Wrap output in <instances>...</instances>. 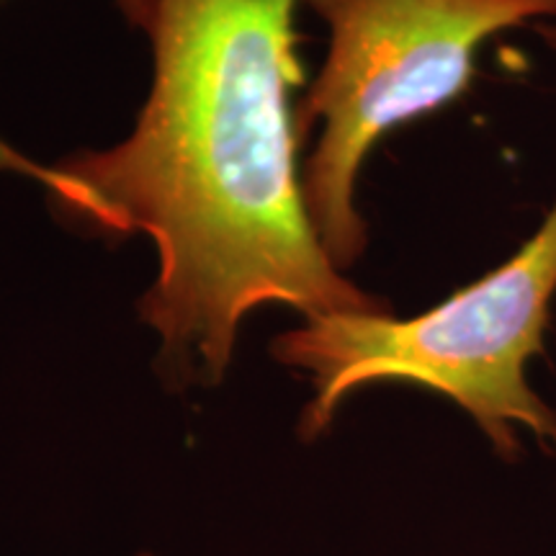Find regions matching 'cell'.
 Returning a JSON list of instances; mask_svg holds the SVG:
<instances>
[{"label":"cell","instance_id":"1","mask_svg":"<svg viewBox=\"0 0 556 556\" xmlns=\"http://www.w3.org/2000/svg\"><path fill=\"white\" fill-rule=\"evenodd\" d=\"M299 3L114 0L152 50L135 129L109 150L16 165L75 227L152 242L157 276L139 317L178 387H217L258 307L304 319L392 315L328 258L304 208Z\"/></svg>","mask_w":556,"mask_h":556},{"label":"cell","instance_id":"2","mask_svg":"<svg viewBox=\"0 0 556 556\" xmlns=\"http://www.w3.org/2000/svg\"><path fill=\"white\" fill-rule=\"evenodd\" d=\"M554 299L556 199L510 258L422 315L319 317L278 336L276 361L307 374L315 392L299 433L323 435L353 392L394 381L448 397L507 462L520 456L526 435L556 454V407L528 379Z\"/></svg>","mask_w":556,"mask_h":556},{"label":"cell","instance_id":"3","mask_svg":"<svg viewBox=\"0 0 556 556\" xmlns=\"http://www.w3.org/2000/svg\"><path fill=\"white\" fill-rule=\"evenodd\" d=\"M330 31L328 58L296 106L299 137L319 127L302 165L309 225L343 270L366 253L356 186L389 131L462 99L486 39L556 18V0H302Z\"/></svg>","mask_w":556,"mask_h":556},{"label":"cell","instance_id":"4","mask_svg":"<svg viewBox=\"0 0 556 556\" xmlns=\"http://www.w3.org/2000/svg\"><path fill=\"white\" fill-rule=\"evenodd\" d=\"M533 34L544 41V47L548 50V54L554 58V65H556V18L552 21H541V24L533 26Z\"/></svg>","mask_w":556,"mask_h":556},{"label":"cell","instance_id":"5","mask_svg":"<svg viewBox=\"0 0 556 556\" xmlns=\"http://www.w3.org/2000/svg\"><path fill=\"white\" fill-rule=\"evenodd\" d=\"M139 556H150V554H139Z\"/></svg>","mask_w":556,"mask_h":556}]
</instances>
